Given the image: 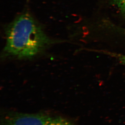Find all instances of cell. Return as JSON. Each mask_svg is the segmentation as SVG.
<instances>
[{
    "mask_svg": "<svg viewBox=\"0 0 125 125\" xmlns=\"http://www.w3.org/2000/svg\"><path fill=\"white\" fill-rule=\"evenodd\" d=\"M3 56L29 59L42 52L54 41L28 13L20 14L7 26Z\"/></svg>",
    "mask_w": 125,
    "mask_h": 125,
    "instance_id": "6da1fadb",
    "label": "cell"
},
{
    "mask_svg": "<svg viewBox=\"0 0 125 125\" xmlns=\"http://www.w3.org/2000/svg\"><path fill=\"white\" fill-rule=\"evenodd\" d=\"M52 116L42 113H15L6 115L2 119V125H46Z\"/></svg>",
    "mask_w": 125,
    "mask_h": 125,
    "instance_id": "7a4b0ae2",
    "label": "cell"
},
{
    "mask_svg": "<svg viewBox=\"0 0 125 125\" xmlns=\"http://www.w3.org/2000/svg\"><path fill=\"white\" fill-rule=\"evenodd\" d=\"M46 125H74L67 119L60 117H52Z\"/></svg>",
    "mask_w": 125,
    "mask_h": 125,
    "instance_id": "3957f363",
    "label": "cell"
},
{
    "mask_svg": "<svg viewBox=\"0 0 125 125\" xmlns=\"http://www.w3.org/2000/svg\"><path fill=\"white\" fill-rule=\"evenodd\" d=\"M98 52L116 58L117 60L119 61L121 64H122L125 66V54L105 51V50H100V51H98Z\"/></svg>",
    "mask_w": 125,
    "mask_h": 125,
    "instance_id": "277c9868",
    "label": "cell"
},
{
    "mask_svg": "<svg viewBox=\"0 0 125 125\" xmlns=\"http://www.w3.org/2000/svg\"><path fill=\"white\" fill-rule=\"evenodd\" d=\"M113 5L125 17V0H112Z\"/></svg>",
    "mask_w": 125,
    "mask_h": 125,
    "instance_id": "5b68a950",
    "label": "cell"
},
{
    "mask_svg": "<svg viewBox=\"0 0 125 125\" xmlns=\"http://www.w3.org/2000/svg\"><path fill=\"white\" fill-rule=\"evenodd\" d=\"M120 32L121 34L125 35V28H122L120 29Z\"/></svg>",
    "mask_w": 125,
    "mask_h": 125,
    "instance_id": "8992f818",
    "label": "cell"
}]
</instances>
